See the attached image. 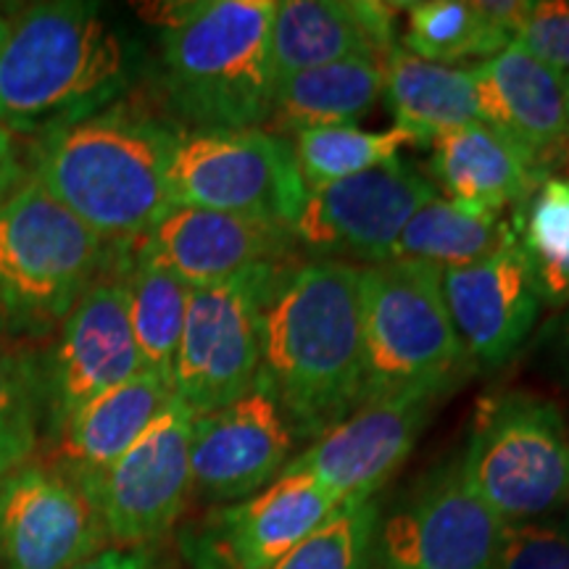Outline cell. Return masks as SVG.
<instances>
[{"label": "cell", "instance_id": "6da1fadb", "mask_svg": "<svg viewBox=\"0 0 569 569\" xmlns=\"http://www.w3.org/2000/svg\"><path fill=\"white\" fill-rule=\"evenodd\" d=\"M261 377L296 438L315 440L361 407V267L311 259L282 274L261 325Z\"/></svg>", "mask_w": 569, "mask_h": 569}, {"label": "cell", "instance_id": "7a4b0ae2", "mask_svg": "<svg viewBox=\"0 0 569 569\" xmlns=\"http://www.w3.org/2000/svg\"><path fill=\"white\" fill-rule=\"evenodd\" d=\"M180 130L111 109L40 138L32 180L106 243H138L172 209L169 159Z\"/></svg>", "mask_w": 569, "mask_h": 569}, {"label": "cell", "instance_id": "3957f363", "mask_svg": "<svg viewBox=\"0 0 569 569\" xmlns=\"http://www.w3.org/2000/svg\"><path fill=\"white\" fill-rule=\"evenodd\" d=\"M159 27L163 90L193 130L264 127L272 109L274 0L148 6Z\"/></svg>", "mask_w": 569, "mask_h": 569}, {"label": "cell", "instance_id": "277c9868", "mask_svg": "<svg viewBox=\"0 0 569 569\" xmlns=\"http://www.w3.org/2000/svg\"><path fill=\"white\" fill-rule=\"evenodd\" d=\"M124 82V48L92 3H34L0 46V127L51 134L82 122Z\"/></svg>", "mask_w": 569, "mask_h": 569}, {"label": "cell", "instance_id": "5b68a950", "mask_svg": "<svg viewBox=\"0 0 569 569\" xmlns=\"http://www.w3.org/2000/svg\"><path fill=\"white\" fill-rule=\"evenodd\" d=\"M109 246L34 180L0 203V338L40 340L98 282Z\"/></svg>", "mask_w": 569, "mask_h": 569}, {"label": "cell", "instance_id": "8992f818", "mask_svg": "<svg viewBox=\"0 0 569 569\" xmlns=\"http://www.w3.org/2000/svg\"><path fill=\"white\" fill-rule=\"evenodd\" d=\"M365 398L440 396L469 359L453 330L440 272L415 261L361 267Z\"/></svg>", "mask_w": 569, "mask_h": 569}, {"label": "cell", "instance_id": "52a82bcc", "mask_svg": "<svg viewBox=\"0 0 569 569\" xmlns=\"http://www.w3.org/2000/svg\"><path fill=\"white\" fill-rule=\"evenodd\" d=\"M459 465L475 493L507 525L553 519L569 503V425L549 398H488Z\"/></svg>", "mask_w": 569, "mask_h": 569}, {"label": "cell", "instance_id": "ba28073f", "mask_svg": "<svg viewBox=\"0 0 569 569\" xmlns=\"http://www.w3.org/2000/svg\"><path fill=\"white\" fill-rule=\"evenodd\" d=\"M288 269L256 267L190 290L174 361V396L196 417L238 401L256 386L264 311Z\"/></svg>", "mask_w": 569, "mask_h": 569}, {"label": "cell", "instance_id": "9c48e42d", "mask_svg": "<svg viewBox=\"0 0 569 569\" xmlns=\"http://www.w3.org/2000/svg\"><path fill=\"white\" fill-rule=\"evenodd\" d=\"M167 184L172 206L288 227L306 196L293 146L264 127L180 132Z\"/></svg>", "mask_w": 569, "mask_h": 569}, {"label": "cell", "instance_id": "30bf717a", "mask_svg": "<svg viewBox=\"0 0 569 569\" xmlns=\"http://www.w3.org/2000/svg\"><path fill=\"white\" fill-rule=\"evenodd\" d=\"M509 525L448 461L377 517V569H490Z\"/></svg>", "mask_w": 569, "mask_h": 569}, {"label": "cell", "instance_id": "8fae6325", "mask_svg": "<svg viewBox=\"0 0 569 569\" xmlns=\"http://www.w3.org/2000/svg\"><path fill=\"white\" fill-rule=\"evenodd\" d=\"M436 196V184L396 159L348 180L306 190L290 234L315 259L380 264L393 256L409 219Z\"/></svg>", "mask_w": 569, "mask_h": 569}, {"label": "cell", "instance_id": "7c38bea8", "mask_svg": "<svg viewBox=\"0 0 569 569\" xmlns=\"http://www.w3.org/2000/svg\"><path fill=\"white\" fill-rule=\"evenodd\" d=\"M193 411L174 398L138 443L111 467L92 478H77L90 490L109 540L117 546H151L182 517L193 493Z\"/></svg>", "mask_w": 569, "mask_h": 569}, {"label": "cell", "instance_id": "4fadbf2b", "mask_svg": "<svg viewBox=\"0 0 569 569\" xmlns=\"http://www.w3.org/2000/svg\"><path fill=\"white\" fill-rule=\"evenodd\" d=\"M106 543L101 511L67 469L21 465L0 478V569H71Z\"/></svg>", "mask_w": 569, "mask_h": 569}, {"label": "cell", "instance_id": "5bb4252c", "mask_svg": "<svg viewBox=\"0 0 569 569\" xmlns=\"http://www.w3.org/2000/svg\"><path fill=\"white\" fill-rule=\"evenodd\" d=\"M140 372L122 282H92L63 319L38 377L40 407H46L51 430L59 436L77 409Z\"/></svg>", "mask_w": 569, "mask_h": 569}, {"label": "cell", "instance_id": "9a60e30c", "mask_svg": "<svg viewBox=\"0 0 569 569\" xmlns=\"http://www.w3.org/2000/svg\"><path fill=\"white\" fill-rule=\"evenodd\" d=\"M293 427L259 375L256 386L238 401L193 417V490L206 501H246L280 478L293 461Z\"/></svg>", "mask_w": 569, "mask_h": 569}, {"label": "cell", "instance_id": "2e32d148", "mask_svg": "<svg viewBox=\"0 0 569 569\" xmlns=\"http://www.w3.org/2000/svg\"><path fill=\"white\" fill-rule=\"evenodd\" d=\"M436 398L411 393L361 403L296 453L282 472L309 475L340 503L375 498L415 451Z\"/></svg>", "mask_w": 569, "mask_h": 569}, {"label": "cell", "instance_id": "e0dca14e", "mask_svg": "<svg viewBox=\"0 0 569 569\" xmlns=\"http://www.w3.org/2000/svg\"><path fill=\"white\" fill-rule=\"evenodd\" d=\"M296 248L288 224L172 206L138 240L134 259L167 269L193 290L256 267H288Z\"/></svg>", "mask_w": 569, "mask_h": 569}, {"label": "cell", "instance_id": "ac0fdd59", "mask_svg": "<svg viewBox=\"0 0 569 569\" xmlns=\"http://www.w3.org/2000/svg\"><path fill=\"white\" fill-rule=\"evenodd\" d=\"M440 288L459 343L475 365L498 367L511 359L543 309L517 243L478 264L440 272Z\"/></svg>", "mask_w": 569, "mask_h": 569}, {"label": "cell", "instance_id": "d6986e66", "mask_svg": "<svg viewBox=\"0 0 569 569\" xmlns=\"http://www.w3.org/2000/svg\"><path fill=\"white\" fill-rule=\"evenodd\" d=\"M469 71L480 122L517 142L553 174V161L569 156V74L517 42Z\"/></svg>", "mask_w": 569, "mask_h": 569}, {"label": "cell", "instance_id": "ffe728a7", "mask_svg": "<svg viewBox=\"0 0 569 569\" xmlns=\"http://www.w3.org/2000/svg\"><path fill=\"white\" fill-rule=\"evenodd\" d=\"M398 6L377 0H282L272 17L274 82L348 59L386 61L396 42Z\"/></svg>", "mask_w": 569, "mask_h": 569}, {"label": "cell", "instance_id": "44dd1931", "mask_svg": "<svg viewBox=\"0 0 569 569\" xmlns=\"http://www.w3.org/2000/svg\"><path fill=\"white\" fill-rule=\"evenodd\" d=\"M338 507V498L309 475L282 472L259 493L219 511L213 546L232 569H272Z\"/></svg>", "mask_w": 569, "mask_h": 569}, {"label": "cell", "instance_id": "7402d4cb", "mask_svg": "<svg viewBox=\"0 0 569 569\" xmlns=\"http://www.w3.org/2000/svg\"><path fill=\"white\" fill-rule=\"evenodd\" d=\"M432 146V177L459 209L503 217L532 196L549 177L517 142L486 122H472L438 134Z\"/></svg>", "mask_w": 569, "mask_h": 569}, {"label": "cell", "instance_id": "603a6c76", "mask_svg": "<svg viewBox=\"0 0 569 569\" xmlns=\"http://www.w3.org/2000/svg\"><path fill=\"white\" fill-rule=\"evenodd\" d=\"M174 398V388L151 372H140L103 390L61 427V469L74 478L103 472L138 443Z\"/></svg>", "mask_w": 569, "mask_h": 569}, {"label": "cell", "instance_id": "cb8c5ba5", "mask_svg": "<svg viewBox=\"0 0 569 569\" xmlns=\"http://www.w3.org/2000/svg\"><path fill=\"white\" fill-rule=\"evenodd\" d=\"M386 61L348 59L274 82L264 130L290 140L319 127H356L382 98Z\"/></svg>", "mask_w": 569, "mask_h": 569}, {"label": "cell", "instance_id": "d4e9b609", "mask_svg": "<svg viewBox=\"0 0 569 569\" xmlns=\"http://www.w3.org/2000/svg\"><path fill=\"white\" fill-rule=\"evenodd\" d=\"M382 96L393 127L415 142H432L448 130L480 122L472 71L417 59L401 46L386 59Z\"/></svg>", "mask_w": 569, "mask_h": 569}, {"label": "cell", "instance_id": "484cf974", "mask_svg": "<svg viewBox=\"0 0 569 569\" xmlns=\"http://www.w3.org/2000/svg\"><path fill=\"white\" fill-rule=\"evenodd\" d=\"M509 243H515V230L507 217L472 213L443 196H436L409 219L390 259L448 272L478 264Z\"/></svg>", "mask_w": 569, "mask_h": 569}, {"label": "cell", "instance_id": "4316f807", "mask_svg": "<svg viewBox=\"0 0 569 569\" xmlns=\"http://www.w3.org/2000/svg\"><path fill=\"white\" fill-rule=\"evenodd\" d=\"M515 243L538 298L551 309L569 306V172L549 174L511 213Z\"/></svg>", "mask_w": 569, "mask_h": 569}, {"label": "cell", "instance_id": "83f0119b", "mask_svg": "<svg viewBox=\"0 0 569 569\" xmlns=\"http://www.w3.org/2000/svg\"><path fill=\"white\" fill-rule=\"evenodd\" d=\"M127 311L142 372L161 377L174 388V361L180 351L190 288L167 269L134 259L122 280Z\"/></svg>", "mask_w": 569, "mask_h": 569}, {"label": "cell", "instance_id": "f1b7e54d", "mask_svg": "<svg viewBox=\"0 0 569 569\" xmlns=\"http://www.w3.org/2000/svg\"><path fill=\"white\" fill-rule=\"evenodd\" d=\"M407 30H403V51L430 63H453L467 59H493L507 51L511 38L498 32L482 13L475 9V0H422L407 3Z\"/></svg>", "mask_w": 569, "mask_h": 569}, {"label": "cell", "instance_id": "f546056e", "mask_svg": "<svg viewBox=\"0 0 569 569\" xmlns=\"http://www.w3.org/2000/svg\"><path fill=\"white\" fill-rule=\"evenodd\" d=\"M415 142L407 132L390 130H361V127H319L303 130L290 138L298 174L306 190L348 180L369 169L386 167L398 159L403 146Z\"/></svg>", "mask_w": 569, "mask_h": 569}, {"label": "cell", "instance_id": "4dcf8cb0", "mask_svg": "<svg viewBox=\"0 0 569 569\" xmlns=\"http://www.w3.org/2000/svg\"><path fill=\"white\" fill-rule=\"evenodd\" d=\"M380 507L375 498L346 501L272 569H369Z\"/></svg>", "mask_w": 569, "mask_h": 569}, {"label": "cell", "instance_id": "1f68e13d", "mask_svg": "<svg viewBox=\"0 0 569 569\" xmlns=\"http://www.w3.org/2000/svg\"><path fill=\"white\" fill-rule=\"evenodd\" d=\"M38 375L0 340V478L27 465L40 436Z\"/></svg>", "mask_w": 569, "mask_h": 569}, {"label": "cell", "instance_id": "d6a6232c", "mask_svg": "<svg viewBox=\"0 0 569 569\" xmlns=\"http://www.w3.org/2000/svg\"><path fill=\"white\" fill-rule=\"evenodd\" d=\"M490 569H569V536L557 519L509 525Z\"/></svg>", "mask_w": 569, "mask_h": 569}, {"label": "cell", "instance_id": "836d02e7", "mask_svg": "<svg viewBox=\"0 0 569 569\" xmlns=\"http://www.w3.org/2000/svg\"><path fill=\"white\" fill-rule=\"evenodd\" d=\"M515 42L536 59L569 74V3L553 0V3L532 6Z\"/></svg>", "mask_w": 569, "mask_h": 569}, {"label": "cell", "instance_id": "e575fe53", "mask_svg": "<svg viewBox=\"0 0 569 569\" xmlns=\"http://www.w3.org/2000/svg\"><path fill=\"white\" fill-rule=\"evenodd\" d=\"M71 569H169L159 553L151 546H134V549H124V546H106L103 551L92 553L90 559L80 561Z\"/></svg>", "mask_w": 569, "mask_h": 569}, {"label": "cell", "instance_id": "d590c367", "mask_svg": "<svg viewBox=\"0 0 569 569\" xmlns=\"http://www.w3.org/2000/svg\"><path fill=\"white\" fill-rule=\"evenodd\" d=\"M532 6L536 3H530V0H475V9H478L498 32L511 38V42H515L519 30L525 27V21H528Z\"/></svg>", "mask_w": 569, "mask_h": 569}, {"label": "cell", "instance_id": "8d00e7d4", "mask_svg": "<svg viewBox=\"0 0 569 569\" xmlns=\"http://www.w3.org/2000/svg\"><path fill=\"white\" fill-rule=\"evenodd\" d=\"M21 177H24V167H21L17 140L9 130L0 127V203L19 188Z\"/></svg>", "mask_w": 569, "mask_h": 569}, {"label": "cell", "instance_id": "74e56055", "mask_svg": "<svg viewBox=\"0 0 569 569\" xmlns=\"http://www.w3.org/2000/svg\"><path fill=\"white\" fill-rule=\"evenodd\" d=\"M546 343H549L553 365H557L559 372L569 380V306L561 309V315L549 325V330H546Z\"/></svg>", "mask_w": 569, "mask_h": 569}, {"label": "cell", "instance_id": "f35d334b", "mask_svg": "<svg viewBox=\"0 0 569 569\" xmlns=\"http://www.w3.org/2000/svg\"><path fill=\"white\" fill-rule=\"evenodd\" d=\"M190 561H193V569H232L213 546V540H201L190 553Z\"/></svg>", "mask_w": 569, "mask_h": 569}, {"label": "cell", "instance_id": "ab89813d", "mask_svg": "<svg viewBox=\"0 0 569 569\" xmlns=\"http://www.w3.org/2000/svg\"><path fill=\"white\" fill-rule=\"evenodd\" d=\"M9 32H11V19L0 13V46H3V40L9 38Z\"/></svg>", "mask_w": 569, "mask_h": 569}, {"label": "cell", "instance_id": "60d3db41", "mask_svg": "<svg viewBox=\"0 0 569 569\" xmlns=\"http://www.w3.org/2000/svg\"><path fill=\"white\" fill-rule=\"evenodd\" d=\"M557 522L561 525V528H565V532H567V536H569V503H567L565 509H561V515H559Z\"/></svg>", "mask_w": 569, "mask_h": 569}]
</instances>
